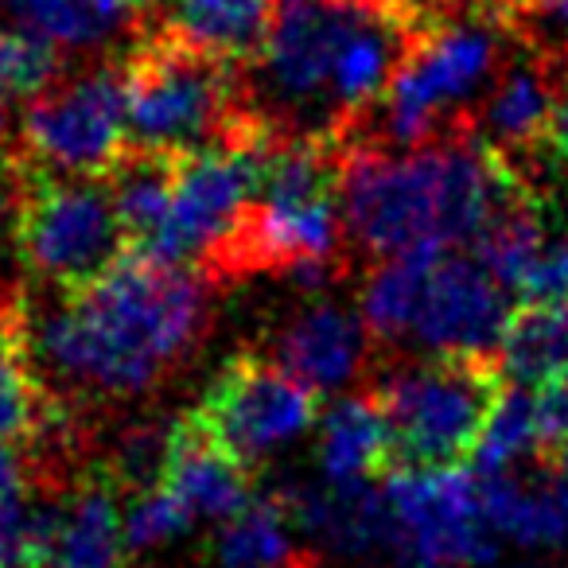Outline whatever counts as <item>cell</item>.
I'll use <instances>...</instances> for the list:
<instances>
[{"label": "cell", "instance_id": "cell-1", "mask_svg": "<svg viewBox=\"0 0 568 568\" xmlns=\"http://www.w3.org/2000/svg\"><path fill=\"white\" fill-rule=\"evenodd\" d=\"M211 288L199 268L125 253L98 281L55 293L32 316V358L48 394L125 402L175 374L211 327Z\"/></svg>", "mask_w": 568, "mask_h": 568}, {"label": "cell", "instance_id": "cell-2", "mask_svg": "<svg viewBox=\"0 0 568 568\" xmlns=\"http://www.w3.org/2000/svg\"><path fill=\"white\" fill-rule=\"evenodd\" d=\"M129 144L168 152L261 149L276 129L250 102L245 67L149 20L121 59Z\"/></svg>", "mask_w": 568, "mask_h": 568}, {"label": "cell", "instance_id": "cell-3", "mask_svg": "<svg viewBox=\"0 0 568 568\" xmlns=\"http://www.w3.org/2000/svg\"><path fill=\"white\" fill-rule=\"evenodd\" d=\"M12 245L24 268L55 293H71L110 273L129 250L118 203L105 180L43 172L9 152Z\"/></svg>", "mask_w": 568, "mask_h": 568}, {"label": "cell", "instance_id": "cell-4", "mask_svg": "<svg viewBox=\"0 0 568 568\" xmlns=\"http://www.w3.org/2000/svg\"><path fill=\"white\" fill-rule=\"evenodd\" d=\"M510 386L503 358L433 355L371 389L389 425V471L471 464V452Z\"/></svg>", "mask_w": 568, "mask_h": 568}, {"label": "cell", "instance_id": "cell-5", "mask_svg": "<svg viewBox=\"0 0 568 568\" xmlns=\"http://www.w3.org/2000/svg\"><path fill=\"white\" fill-rule=\"evenodd\" d=\"M366 9L343 0H276L273 32L245 79L257 82L250 102L293 136H332V74L347 36Z\"/></svg>", "mask_w": 568, "mask_h": 568}, {"label": "cell", "instance_id": "cell-6", "mask_svg": "<svg viewBox=\"0 0 568 568\" xmlns=\"http://www.w3.org/2000/svg\"><path fill=\"white\" fill-rule=\"evenodd\" d=\"M444 144L409 152L339 144V211L347 250L386 261L413 245L440 242Z\"/></svg>", "mask_w": 568, "mask_h": 568}, {"label": "cell", "instance_id": "cell-7", "mask_svg": "<svg viewBox=\"0 0 568 568\" xmlns=\"http://www.w3.org/2000/svg\"><path fill=\"white\" fill-rule=\"evenodd\" d=\"M389 541L397 568H483L498 534L483 514V479L464 467L386 471Z\"/></svg>", "mask_w": 568, "mask_h": 568}, {"label": "cell", "instance_id": "cell-8", "mask_svg": "<svg viewBox=\"0 0 568 568\" xmlns=\"http://www.w3.org/2000/svg\"><path fill=\"white\" fill-rule=\"evenodd\" d=\"M12 149L43 172L105 180L129 149V110L121 59L55 82L24 105Z\"/></svg>", "mask_w": 568, "mask_h": 568}, {"label": "cell", "instance_id": "cell-9", "mask_svg": "<svg viewBox=\"0 0 568 568\" xmlns=\"http://www.w3.org/2000/svg\"><path fill=\"white\" fill-rule=\"evenodd\" d=\"M191 417L253 467L320 425V394L273 358L242 351L222 363Z\"/></svg>", "mask_w": 568, "mask_h": 568}, {"label": "cell", "instance_id": "cell-10", "mask_svg": "<svg viewBox=\"0 0 568 568\" xmlns=\"http://www.w3.org/2000/svg\"><path fill=\"white\" fill-rule=\"evenodd\" d=\"M261 149H199L180 152L175 195L164 230L141 257L164 265L199 268L230 234L257 199L261 187Z\"/></svg>", "mask_w": 568, "mask_h": 568}, {"label": "cell", "instance_id": "cell-11", "mask_svg": "<svg viewBox=\"0 0 568 568\" xmlns=\"http://www.w3.org/2000/svg\"><path fill=\"white\" fill-rule=\"evenodd\" d=\"M514 308L518 304H510V293L483 268L475 253L448 245L428 276L413 339L428 355L503 358Z\"/></svg>", "mask_w": 568, "mask_h": 568}, {"label": "cell", "instance_id": "cell-12", "mask_svg": "<svg viewBox=\"0 0 568 568\" xmlns=\"http://www.w3.org/2000/svg\"><path fill=\"white\" fill-rule=\"evenodd\" d=\"M565 74L568 67L545 63L521 51V59L506 63L487 98L475 105L471 129L506 160L534 156L537 149H545V133H549Z\"/></svg>", "mask_w": 568, "mask_h": 568}, {"label": "cell", "instance_id": "cell-13", "mask_svg": "<svg viewBox=\"0 0 568 568\" xmlns=\"http://www.w3.org/2000/svg\"><path fill=\"white\" fill-rule=\"evenodd\" d=\"M371 327L339 304H312L281 327L273 339V363L301 378L320 397L351 386L371 358Z\"/></svg>", "mask_w": 568, "mask_h": 568}, {"label": "cell", "instance_id": "cell-14", "mask_svg": "<svg viewBox=\"0 0 568 568\" xmlns=\"http://www.w3.org/2000/svg\"><path fill=\"white\" fill-rule=\"evenodd\" d=\"M164 487L180 495L195 521H226L253 498L250 467L226 452L191 413L172 420V456Z\"/></svg>", "mask_w": 568, "mask_h": 568}, {"label": "cell", "instance_id": "cell-15", "mask_svg": "<svg viewBox=\"0 0 568 568\" xmlns=\"http://www.w3.org/2000/svg\"><path fill=\"white\" fill-rule=\"evenodd\" d=\"M284 506L293 514V526L316 537L324 549L343 557H363L389 541V503L386 487L374 479L327 483L324 487L284 490Z\"/></svg>", "mask_w": 568, "mask_h": 568}, {"label": "cell", "instance_id": "cell-16", "mask_svg": "<svg viewBox=\"0 0 568 568\" xmlns=\"http://www.w3.org/2000/svg\"><path fill=\"white\" fill-rule=\"evenodd\" d=\"M110 471L82 479L59 506H51V534L43 568H121L125 510Z\"/></svg>", "mask_w": 568, "mask_h": 568}, {"label": "cell", "instance_id": "cell-17", "mask_svg": "<svg viewBox=\"0 0 568 568\" xmlns=\"http://www.w3.org/2000/svg\"><path fill=\"white\" fill-rule=\"evenodd\" d=\"M55 397L48 394L32 358L28 301L0 296V444L36 440L48 425Z\"/></svg>", "mask_w": 568, "mask_h": 568}, {"label": "cell", "instance_id": "cell-18", "mask_svg": "<svg viewBox=\"0 0 568 568\" xmlns=\"http://www.w3.org/2000/svg\"><path fill=\"white\" fill-rule=\"evenodd\" d=\"M483 514L498 537L526 549H552L568 541V483L518 479L514 471L483 479Z\"/></svg>", "mask_w": 568, "mask_h": 568}, {"label": "cell", "instance_id": "cell-19", "mask_svg": "<svg viewBox=\"0 0 568 568\" xmlns=\"http://www.w3.org/2000/svg\"><path fill=\"white\" fill-rule=\"evenodd\" d=\"M316 459L327 483H358L389 471V425L378 397H339L320 413Z\"/></svg>", "mask_w": 568, "mask_h": 568}, {"label": "cell", "instance_id": "cell-20", "mask_svg": "<svg viewBox=\"0 0 568 568\" xmlns=\"http://www.w3.org/2000/svg\"><path fill=\"white\" fill-rule=\"evenodd\" d=\"M168 4L172 12L152 20L242 67L257 63L276 17V0H168Z\"/></svg>", "mask_w": 568, "mask_h": 568}, {"label": "cell", "instance_id": "cell-21", "mask_svg": "<svg viewBox=\"0 0 568 568\" xmlns=\"http://www.w3.org/2000/svg\"><path fill=\"white\" fill-rule=\"evenodd\" d=\"M175 172H180V152L129 144L105 175L133 253H144L164 230L175 195Z\"/></svg>", "mask_w": 568, "mask_h": 568}, {"label": "cell", "instance_id": "cell-22", "mask_svg": "<svg viewBox=\"0 0 568 568\" xmlns=\"http://www.w3.org/2000/svg\"><path fill=\"white\" fill-rule=\"evenodd\" d=\"M444 250H448L444 242H425L386 261H374L371 281L363 288V320L378 343L413 339L428 276L444 257Z\"/></svg>", "mask_w": 568, "mask_h": 568}, {"label": "cell", "instance_id": "cell-23", "mask_svg": "<svg viewBox=\"0 0 568 568\" xmlns=\"http://www.w3.org/2000/svg\"><path fill=\"white\" fill-rule=\"evenodd\" d=\"M0 9L71 51L102 48L121 28L141 24L133 0H0Z\"/></svg>", "mask_w": 568, "mask_h": 568}, {"label": "cell", "instance_id": "cell-24", "mask_svg": "<svg viewBox=\"0 0 568 568\" xmlns=\"http://www.w3.org/2000/svg\"><path fill=\"white\" fill-rule=\"evenodd\" d=\"M475 257L483 261L490 276L503 284L506 293L518 301L521 284H526L529 268L537 265L541 250L549 245V226H545V199L537 195H521L510 206L495 214V219L483 226V234L475 237Z\"/></svg>", "mask_w": 568, "mask_h": 568}, {"label": "cell", "instance_id": "cell-25", "mask_svg": "<svg viewBox=\"0 0 568 568\" xmlns=\"http://www.w3.org/2000/svg\"><path fill=\"white\" fill-rule=\"evenodd\" d=\"M293 514L284 498H257L219 521L214 534V560L222 568H288L296 557Z\"/></svg>", "mask_w": 568, "mask_h": 568}, {"label": "cell", "instance_id": "cell-26", "mask_svg": "<svg viewBox=\"0 0 568 568\" xmlns=\"http://www.w3.org/2000/svg\"><path fill=\"white\" fill-rule=\"evenodd\" d=\"M503 371L510 382L529 389L568 371V301L514 308L503 339Z\"/></svg>", "mask_w": 568, "mask_h": 568}, {"label": "cell", "instance_id": "cell-27", "mask_svg": "<svg viewBox=\"0 0 568 568\" xmlns=\"http://www.w3.org/2000/svg\"><path fill=\"white\" fill-rule=\"evenodd\" d=\"M529 452H541V433H537V405L529 386H510L503 389L495 413H490L487 428H483L479 444L471 452V471L479 479H490V475H503L518 464Z\"/></svg>", "mask_w": 568, "mask_h": 568}, {"label": "cell", "instance_id": "cell-28", "mask_svg": "<svg viewBox=\"0 0 568 568\" xmlns=\"http://www.w3.org/2000/svg\"><path fill=\"white\" fill-rule=\"evenodd\" d=\"M63 74L59 43L24 24H0V90L9 98H40Z\"/></svg>", "mask_w": 568, "mask_h": 568}, {"label": "cell", "instance_id": "cell-29", "mask_svg": "<svg viewBox=\"0 0 568 568\" xmlns=\"http://www.w3.org/2000/svg\"><path fill=\"white\" fill-rule=\"evenodd\" d=\"M191 526H195L191 510L180 503V495H175L172 487H164V483H156V487H144V490H133V495H129V506H125V545H129V552L160 549V545L183 537Z\"/></svg>", "mask_w": 568, "mask_h": 568}, {"label": "cell", "instance_id": "cell-30", "mask_svg": "<svg viewBox=\"0 0 568 568\" xmlns=\"http://www.w3.org/2000/svg\"><path fill=\"white\" fill-rule=\"evenodd\" d=\"M168 456H172V425L149 420V425L129 428V433L118 440L113 459H110V475L121 490L133 495V490L164 483Z\"/></svg>", "mask_w": 568, "mask_h": 568}, {"label": "cell", "instance_id": "cell-31", "mask_svg": "<svg viewBox=\"0 0 568 568\" xmlns=\"http://www.w3.org/2000/svg\"><path fill=\"white\" fill-rule=\"evenodd\" d=\"M568 301V234L549 237L537 265L521 284L518 304H565Z\"/></svg>", "mask_w": 568, "mask_h": 568}, {"label": "cell", "instance_id": "cell-32", "mask_svg": "<svg viewBox=\"0 0 568 568\" xmlns=\"http://www.w3.org/2000/svg\"><path fill=\"white\" fill-rule=\"evenodd\" d=\"M534 405L541 452L545 456H557L560 448H568V371L552 374L541 386H534Z\"/></svg>", "mask_w": 568, "mask_h": 568}, {"label": "cell", "instance_id": "cell-33", "mask_svg": "<svg viewBox=\"0 0 568 568\" xmlns=\"http://www.w3.org/2000/svg\"><path fill=\"white\" fill-rule=\"evenodd\" d=\"M545 144H549V149L557 152L560 164L568 168V74H565V87H560V98H557V110H552Z\"/></svg>", "mask_w": 568, "mask_h": 568}, {"label": "cell", "instance_id": "cell-34", "mask_svg": "<svg viewBox=\"0 0 568 568\" xmlns=\"http://www.w3.org/2000/svg\"><path fill=\"white\" fill-rule=\"evenodd\" d=\"M343 4H358V9H374V12H389V17H413V0H343Z\"/></svg>", "mask_w": 568, "mask_h": 568}, {"label": "cell", "instance_id": "cell-35", "mask_svg": "<svg viewBox=\"0 0 568 568\" xmlns=\"http://www.w3.org/2000/svg\"><path fill=\"white\" fill-rule=\"evenodd\" d=\"M9 136V94L0 90V141Z\"/></svg>", "mask_w": 568, "mask_h": 568}, {"label": "cell", "instance_id": "cell-36", "mask_svg": "<svg viewBox=\"0 0 568 568\" xmlns=\"http://www.w3.org/2000/svg\"><path fill=\"white\" fill-rule=\"evenodd\" d=\"M552 459H557V467H560V479L568 483V448H560V452H557V456H552Z\"/></svg>", "mask_w": 568, "mask_h": 568}]
</instances>
